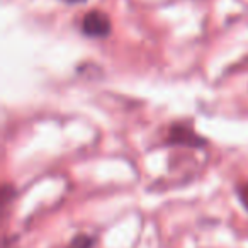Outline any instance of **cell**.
<instances>
[{"label": "cell", "mask_w": 248, "mask_h": 248, "mask_svg": "<svg viewBox=\"0 0 248 248\" xmlns=\"http://www.w3.org/2000/svg\"><path fill=\"white\" fill-rule=\"evenodd\" d=\"M167 146H180V148H190V150H201L207 145V140L201 136L196 131L192 123H184L177 121L172 123L165 136Z\"/></svg>", "instance_id": "cell-1"}, {"label": "cell", "mask_w": 248, "mask_h": 248, "mask_svg": "<svg viewBox=\"0 0 248 248\" xmlns=\"http://www.w3.org/2000/svg\"><path fill=\"white\" fill-rule=\"evenodd\" d=\"M80 31L90 39H106L112 32V21L106 12L93 9L83 16Z\"/></svg>", "instance_id": "cell-2"}, {"label": "cell", "mask_w": 248, "mask_h": 248, "mask_svg": "<svg viewBox=\"0 0 248 248\" xmlns=\"http://www.w3.org/2000/svg\"><path fill=\"white\" fill-rule=\"evenodd\" d=\"M93 245H95V238L92 234L78 233L70 240L66 248H93Z\"/></svg>", "instance_id": "cell-3"}, {"label": "cell", "mask_w": 248, "mask_h": 248, "mask_svg": "<svg viewBox=\"0 0 248 248\" xmlns=\"http://www.w3.org/2000/svg\"><path fill=\"white\" fill-rule=\"evenodd\" d=\"M14 197H16V189L11 184H4L2 186V192H0V206H2V209H7L9 204L14 201Z\"/></svg>", "instance_id": "cell-4"}, {"label": "cell", "mask_w": 248, "mask_h": 248, "mask_svg": "<svg viewBox=\"0 0 248 248\" xmlns=\"http://www.w3.org/2000/svg\"><path fill=\"white\" fill-rule=\"evenodd\" d=\"M236 194H238V197H240L241 204H243L245 211L248 213V180L236 187Z\"/></svg>", "instance_id": "cell-5"}, {"label": "cell", "mask_w": 248, "mask_h": 248, "mask_svg": "<svg viewBox=\"0 0 248 248\" xmlns=\"http://www.w3.org/2000/svg\"><path fill=\"white\" fill-rule=\"evenodd\" d=\"M63 4H68V5H78V4H83L87 0H62Z\"/></svg>", "instance_id": "cell-6"}]
</instances>
